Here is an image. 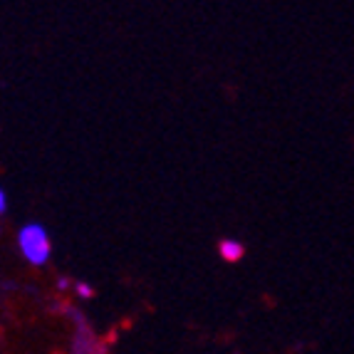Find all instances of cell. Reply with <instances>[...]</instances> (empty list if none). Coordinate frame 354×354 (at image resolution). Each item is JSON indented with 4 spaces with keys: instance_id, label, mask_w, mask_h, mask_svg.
<instances>
[{
    "instance_id": "1",
    "label": "cell",
    "mask_w": 354,
    "mask_h": 354,
    "mask_svg": "<svg viewBox=\"0 0 354 354\" xmlns=\"http://www.w3.org/2000/svg\"><path fill=\"white\" fill-rule=\"evenodd\" d=\"M18 248L30 266L42 268L53 258V243L42 223H25L18 230Z\"/></svg>"
},
{
    "instance_id": "2",
    "label": "cell",
    "mask_w": 354,
    "mask_h": 354,
    "mask_svg": "<svg viewBox=\"0 0 354 354\" xmlns=\"http://www.w3.org/2000/svg\"><path fill=\"white\" fill-rule=\"evenodd\" d=\"M65 315L75 325V335H72V354H106V344L95 335V330L89 327V322L77 313L75 307L62 305Z\"/></svg>"
},
{
    "instance_id": "3",
    "label": "cell",
    "mask_w": 354,
    "mask_h": 354,
    "mask_svg": "<svg viewBox=\"0 0 354 354\" xmlns=\"http://www.w3.org/2000/svg\"><path fill=\"white\" fill-rule=\"evenodd\" d=\"M243 253H245V248H243V243H238L236 238H223V241L218 243V255L223 260H228V263L241 260Z\"/></svg>"
},
{
    "instance_id": "4",
    "label": "cell",
    "mask_w": 354,
    "mask_h": 354,
    "mask_svg": "<svg viewBox=\"0 0 354 354\" xmlns=\"http://www.w3.org/2000/svg\"><path fill=\"white\" fill-rule=\"evenodd\" d=\"M72 292H75L77 297H82V300H89V297L95 295L92 285H87V283H75L72 285Z\"/></svg>"
},
{
    "instance_id": "5",
    "label": "cell",
    "mask_w": 354,
    "mask_h": 354,
    "mask_svg": "<svg viewBox=\"0 0 354 354\" xmlns=\"http://www.w3.org/2000/svg\"><path fill=\"white\" fill-rule=\"evenodd\" d=\"M8 211V194L3 189H0V213Z\"/></svg>"
},
{
    "instance_id": "6",
    "label": "cell",
    "mask_w": 354,
    "mask_h": 354,
    "mask_svg": "<svg viewBox=\"0 0 354 354\" xmlns=\"http://www.w3.org/2000/svg\"><path fill=\"white\" fill-rule=\"evenodd\" d=\"M72 285H75V283H70L67 278H59V280H57V290H62V292H65V290H70Z\"/></svg>"
}]
</instances>
